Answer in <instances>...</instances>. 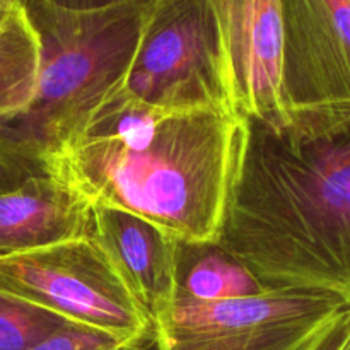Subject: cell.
Here are the masks:
<instances>
[{
    "mask_svg": "<svg viewBox=\"0 0 350 350\" xmlns=\"http://www.w3.org/2000/svg\"><path fill=\"white\" fill-rule=\"evenodd\" d=\"M350 350V306L337 317V349Z\"/></svg>",
    "mask_w": 350,
    "mask_h": 350,
    "instance_id": "obj_18",
    "label": "cell"
},
{
    "mask_svg": "<svg viewBox=\"0 0 350 350\" xmlns=\"http://www.w3.org/2000/svg\"><path fill=\"white\" fill-rule=\"evenodd\" d=\"M350 303L313 287H267L234 299L174 297L154 317L157 350H306Z\"/></svg>",
    "mask_w": 350,
    "mask_h": 350,
    "instance_id": "obj_6",
    "label": "cell"
},
{
    "mask_svg": "<svg viewBox=\"0 0 350 350\" xmlns=\"http://www.w3.org/2000/svg\"><path fill=\"white\" fill-rule=\"evenodd\" d=\"M89 231L91 205L46 171L0 193V256Z\"/></svg>",
    "mask_w": 350,
    "mask_h": 350,
    "instance_id": "obj_10",
    "label": "cell"
},
{
    "mask_svg": "<svg viewBox=\"0 0 350 350\" xmlns=\"http://www.w3.org/2000/svg\"><path fill=\"white\" fill-rule=\"evenodd\" d=\"M140 350H157V347H156V340H154V337L150 338V340L147 342V344L144 345V347L140 349Z\"/></svg>",
    "mask_w": 350,
    "mask_h": 350,
    "instance_id": "obj_20",
    "label": "cell"
},
{
    "mask_svg": "<svg viewBox=\"0 0 350 350\" xmlns=\"http://www.w3.org/2000/svg\"><path fill=\"white\" fill-rule=\"evenodd\" d=\"M265 289L245 263L217 243H180L176 275V297L180 299L214 303L252 296Z\"/></svg>",
    "mask_w": 350,
    "mask_h": 350,
    "instance_id": "obj_11",
    "label": "cell"
},
{
    "mask_svg": "<svg viewBox=\"0 0 350 350\" xmlns=\"http://www.w3.org/2000/svg\"><path fill=\"white\" fill-rule=\"evenodd\" d=\"M7 12H9V10H7ZM3 16H5V12H0V21H2Z\"/></svg>",
    "mask_w": 350,
    "mask_h": 350,
    "instance_id": "obj_21",
    "label": "cell"
},
{
    "mask_svg": "<svg viewBox=\"0 0 350 350\" xmlns=\"http://www.w3.org/2000/svg\"><path fill=\"white\" fill-rule=\"evenodd\" d=\"M115 92L167 111H236L214 0H152Z\"/></svg>",
    "mask_w": 350,
    "mask_h": 350,
    "instance_id": "obj_5",
    "label": "cell"
},
{
    "mask_svg": "<svg viewBox=\"0 0 350 350\" xmlns=\"http://www.w3.org/2000/svg\"><path fill=\"white\" fill-rule=\"evenodd\" d=\"M43 171L40 163L21 156L16 150L9 149L5 144L0 142V193L21 187L24 181Z\"/></svg>",
    "mask_w": 350,
    "mask_h": 350,
    "instance_id": "obj_15",
    "label": "cell"
},
{
    "mask_svg": "<svg viewBox=\"0 0 350 350\" xmlns=\"http://www.w3.org/2000/svg\"><path fill=\"white\" fill-rule=\"evenodd\" d=\"M250 120L228 109H156L113 92L43 170L81 195L146 219L185 245L217 243Z\"/></svg>",
    "mask_w": 350,
    "mask_h": 350,
    "instance_id": "obj_1",
    "label": "cell"
},
{
    "mask_svg": "<svg viewBox=\"0 0 350 350\" xmlns=\"http://www.w3.org/2000/svg\"><path fill=\"white\" fill-rule=\"evenodd\" d=\"M29 0H0V12H7L10 9H16V7H26V3Z\"/></svg>",
    "mask_w": 350,
    "mask_h": 350,
    "instance_id": "obj_19",
    "label": "cell"
},
{
    "mask_svg": "<svg viewBox=\"0 0 350 350\" xmlns=\"http://www.w3.org/2000/svg\"><path fill=\"white\" fill-rule=\"evenodd\" d=\"M152 337L144 342H125L99 330L67 321L27 350H140Z\"/></svg>",
    "mask_w": 350,
    "mask_h": 350,
    "instance_id": "obj_14",
    "label": "cell"
},
{
    "mask_svg": "<svg viewBox=\"0 0 350 350\" xmlns=\"http://www.w3.org/2000/svg\"><path fill=\"white\" fill-rule=\"evenodd\" d=\"M217 245L265 287H313L350 303V105L250 120L238 187Z\"/></svg>",
    "mask_w": 350,
    "mask_h": 350,
    "instance_id": "obj_2",
    "label": "cell"
},
{
    "mask_svg": "<svg viewBox=\"0 0 350 350\" xmlns=\"http://www.w3.org/2000/svg\"><path fill=\"white\" fill-rule=\"evenodd\" d=\"M89 234L101 245L150 318L176 297L180 243L146 219L91 205Z\"/></svg>",
    "mask_w": 350,
    "mask_h": 350,
    "instance_id": "obj_9",
    "label": "cell"
},
{
    "mask_svg": "<svg viewBox=\"0 0 350 350\" xmlns=\"http://www.w3.org/2000/svg\"><path fill=\"white\" fill-rule=\"evenodd\" d=\"M64 323L41 308L0 294V350H27Z\"/></svg>",
    "mask_w": 350,
    "mask_h": 350,
    "instance_id": "obj_13",
    "label": "cell"
},
{
    "mask_svg": "<svg viewBox=\"0 0 350 350\" xmlns=\"http://www.w3.org/2000/svg\"><path fill=\"white\" fill-rule=\"evenodd\" d=\"M149 3L74 12L44 2L24 10L40 40V74L26 111L0 126V142L40 163L81 132L122 85Z\"/></svg>",
    "mask_w": 350,
    "mask_h": 350,
    "instance_id": "obj_3",
    "label": "cell"
},
{
    "mask_svg": "<svg viewBox=\"0 0 350 350\" xmlns=\"http://www.w3.org/2000/svg\"><path fill=\"white\" fill-rule=\"evenodd\" d=\"M214 7L234 109L277 132L287 129L280 0H214Z\"/></svg>",
    "mask_w": 350,
    "mask_h": 350,
    "instance_id": "obj_8",
    "label": "cell"
},
{
    "mask_svg": "<svg viewBox=\"0 0 350 350\" xmlns=\"http://www.w3.org/2000/svg\"><path fill=\"white\" fill-rule=\"evenodd\" d=\"M340 314V313H338ZM337 314V317H338ZM337 317L325 327V330L314 338L306 350H335L337 349Z\"/></svg>",
    "mask_w": 350,
    "mask_h": 350,
    "instance_id": "obj_17",
    "label": "cell"
},
{
    "mask_svg": "<svg viewBox=\"0 0 350 350\" xmlns=\"http://www.w3.org/2000/svg\"><path fill=\"white\" fill-rule=\"evenodd\" d=\"M291 122L350 105V0H280Z\"/></svg>",
    "mask_w": 350,
    "mask_h": 350,
    "instance_id": "obj_7",
    "label": "cell"
},
{
    "mask_svg": "<svg viewBox=\"0 0 350 350\" xmlns=\"http://www.w3.org/2000/svg\"><path fill=\"white\" fill-rule=\"evenodd\" d=\"M0 294L120 340L154 335L150 314L91 234L0 256Z\"/></svg>",
    "mask_w": 350,
    "mask_h": 350,
    "instance_id": "obj_4",
    "label": "cell"
},
{
    "mask_svg": "<svg viewBox=\"0 0 350 350\" xmlns=\"http://www.w3.org/2000/svg\"><path fill=\"white\" fill-rule=\"evenodd\" d=\"M29 2H33V0H29ZM38 2H44L48 5L57 7V9L88 12V10H101L116 5H126V3H150L152 0H38Z\"/></svg>",
    "mask_w": 350,
    "mask_h": 350,
    "instance_id": "obj_16",
    "label": "cell"
},
{
    "mask_svg": "<svg viewBox=\"0 0 350 350\" xmlns=\"http://www.w3.org/2000/svg\"><path fill=\"white\" fill-rule=\"evenodd\" d=\"M40 40L23 7L0 21V126L26 111L36 92Z\"/></svg>",
    "mask_w": 350,
    "mask_h": 350,
    "instance_id": "obj_12",
    "label": "cell"
}]
</instances>
